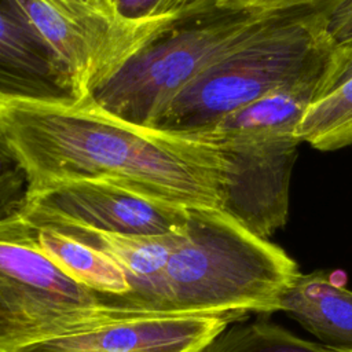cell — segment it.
Instances as JSON below:
<instances>
[{"label":"cell","instance_id":"obj_7","mask_svg":"<svg viewBox=\"0 0 352 352\" xmlns=\"http://www.w3.org/2000/svg\"><path fill=\"white\" fill-rule=\"evenodd\" d=\"M72 77L78 100L109 80L168 19L136 23L95 0H12Z\"/></svg>","mask_w":352,"mask_h":352},{"label":"cell","instance_id":"obj_9","mask_svg":"<svg viewBox=\"0 0 352 352\" xmlns=\"http://www.w3.org/2000/svg\"><path fill=\"white\" fill-rule=\"evenodd\" d=\"M235 315L151 314L28 346L19 352H204Z\"/></svg>","mask_w":352,"mask_h":352},{"label":"cell","instance_id":"obj_13","mask_svg":"<svg viewBox=\"0 0 352 352\" xmlns=\"http://www.w3.org/2000/svg\"><path fill=\"white\" fill-rule=\"evenodd\" d=\"M180 231L161 235H131L87 230H63L62 232L102 250L116 260L128 275L131 293H135L151 283L164 271Z\"/></svg>","mask_w":352,"mask_h":352},{"label":"cell","instance_id":"obj_17","mask_svg":"<svg viewBox=\"0 0 352 352\" xmlns=\"http://www.w3.org/2000/svg\"><path fill=\"white\" fill-rule=\"evenodd\" d=\"M113 10L124 19L136 23H153L172 15L173 0H107Z\"/></svg>","mask_w":352,"mask_h":352},{"label":"cell","instance_id":"obj_12","mask_svg":"<svg viewBox=\"0 0 352 352\" xmlns=\"http://www.w3.org/2000/svg\"><path fill=\"white\" fill-rule=\"evenodd\" d=\"M29 224L34 245L76 282L102 294L125 296L132 292L126 272L109 254L59 230Z\"/></svg>","mask_w":352,"mask_h":352},{"label":"cell","instance_id":"obj_5","mask_svg":"<svg viewBox=\"0 0 352 352\" xmlns=\"http://www.w3.org/2000/svg\"><path fill=\"white\" fill-rule=\"evenodd\" d=\"M318 81L275 91L223 117L210 131L226 161L221 210L261 238L285 227L297 128Z\"/></svg>","mask_w":352,"mask_h":352},{"label":"cell","instance_id":"obj_14","mask_svg":"<svg viewBox=\"0 0 352 352\" xmlns=\"http://www.w3.org/2000/svg\"><path fill=\"white\" fill-rule=\"evenodd\" d=\"M297 135L323 151L352 144V76L305 107Z\"/></svg>","mask_w":352,"mask_h":352},{"label":"cell","instance_id":"obj_10","mask_svg":"<svg viewBox=\"0 0 352 352\" xmlns=\"http://www.w3.org/2000/svg\"><path fill=\"white\" fill-rule=\"evenodd\" d=\"M0 99L78 100L66 67L12 0H0Z\"/></svg>","mask_w":352,"mask_h":352},{"label":"cell","instance_id":"obj_6","mask_svg":"<svg viewBox=\"0 0 352 352\" xmlns=\"http://www.w3.org/2000/svg\"><path fill=\"white\" fill-rule=\"evenodd\" d=\"M142 315L151 314L63 274L34 245L21 214L0 221V352Z\"/></svg>","mask_w":352,"mask_h":352},{"label":"cell","instance_id":"obj_1","mask_svg":"<svg viewBox=\"0 0 352 352\" xmlns=\"http://www.w3.org/2000/svg\"><path fill=\"white\" fill-rule=\"evenodd\" d=\"M0 128L28 170L29 192L104 180L186 209H221L226 161L210 132L144 128L88 99H0Z\"/></svg>","mask_w":352,"mask_h":352},{"label":"cell","instance_id":"obj_21","mask_svg":"<svg viewBox=\"0 0 352 352\" xmlns=\"http://www.w3.org/2000/svg\"><path fill=\"white\" fill-rule=\"evenodd\" d=\"M195 1H198V0H173V1H172V12L176 14V12H179L180 10L188 7L190 4L195 3Z\"/></svg>","mask_w":352,"mask_h":352},{"label":"cell","instance_id":"obj_18","mask_svg":"<svg viewBox=\"0 0 352 352\" xmlns=\"http://www.w3.org/2000/svg\"><path fill=\"white\" fill-rule=\"evenodd\" d=\"M324 33L333 48L352 43V0H333L324 22Z\"/></svg>","mask_w":352,"mask_h":352},{"label":"cell","instance_id":"obj_20","mask_svg":"<svg viewBox=\"0 0 352 352\" xmlns=\"http://www.w3.org/2000/svg\"><path fill=\"white\" fill-rule=\"evenodd\" d=\"M246 1L260 4V6H265V7H278V6L292 3V1H296V0H246Z\"/></svg>","mask_w":352,"mask_h":352},{"label":"cell","instance_id":"obj_2","mask_svg":"<svg viewBox=\"0 0 352 352\" xmlns=\"http://www.w3.org/2000/svg\"><path fill=\"white\" fill-rule=\"evenodd\" d=\"M300 274L282 248L224 210L195 208L160 276L125 297L148 314L270 315Z\"/></svg>","mask_w":352,"mask_h":352},{"label":"cell","instance_id":"obj_19","mask_svg":"<svg viewBox=\"0 0 352 352\" xmlns=\"http://www.w3.org/2000/svg\"><path fill=\"white\" fill-rule=\"evenodd\" d=\"M351 76H352V43L333 50L329 63L326 66V70L318 84L314 99L323 96L324 94H327L329 91L340 85L342 81H345Z\"/></svg>","mask_w":352,"mask_h":352},{"label":"cell","instance_id":"obj_3","mask_svg":"<svg viewBox=\"0 0 352 352\" xmlns=\"http://www.w3.org/2000/svg\"><path fill=\"white\" fill-rule=\"evenodd\" d=\"M331 1L296 0L271 8L172 100L151 129L208 132L227 114L275 91L319 84L334 50L324 33Z\"/></svg>","mask_w":352,"mask_h":352},{"label":"cell","instance_id":"obj_16","mask_svg":"<svg viewBox=\"0 0 352 352\" xmlns=\"http://www.w3.org/2000/svg\"><path fill=\"white\" fill-rule=\"evenodd\" d=\"M30 188L28 170L0 128V221L22 212Z\"/></svg>","mask_w":352,"mask_h":352},{"label":"cell","instance_id":"obj_4","mask_svg":"<svg viewBox=\"0 0 352 352\" xmlns=\"http://www.w3.org/2000/svg\"><path fill=\"white\" fill-rule=\"evenodd\" d=\"M271 8L246 0H198L165 21L85 99L121 120L153 128L172 100Z\"/></svg>","mask_w":352,"mask_h":352},{"label":"cell","instance_id":"obj_23","mask_svg":"<svg viewBox=\"0 0 352 352\" xmlns=\"http://www.w3.org/2000/svg\"><path fill=\"white\" fill-rule=\"evenodd\" d=\"M95 1H103V3H106V4H109V1L107 0H95ZM110 6V4H109ZM111 7V6H110Z\"/></svg>","mask_w":352,"mask_h":352},{"label":"cell","instance_id":"obj_11","mask_svg":"<svg viewBox=\"0 0 352 352\" xmlns=\"http://www.w3.org/2000/svg\"><path fill=\"white\" fill-rule=\"evenodd\" d=\"M279 311L334 349L352 351V290L331 274H300L279 301Z\"/></svg>","mask_w":352,"mask_h":352},{"label":"cell","instance_id":"obj_15","mask_svg":"<svg viewBox=\"0 0 352 352\" xmlns=\"http://www.w3.org/2000/svg\"><path fill=\"white\" fill-rule=\"evenodd\" d=\"M204 352H336L333 348L300 338L267 319L230 324Z\"/></svg>","mask_w":352,"mask_h":352},{"label":"cell","instance_id":"obj_22","mask_svg":"<svg viewBox=\"0 0 352 352\" xmlns=\"http://www.w3.org/2000/svg\"><path fill=\"white\" fill-rule=\"evenodd\" d=\"M334 349V348H333ZM336 352H352V351H341V349H334Z\"/></svg>","mask_w":352,"mask_h":352},{"label":"cell","instance_id":"obj_8","mask_svg":"<svg viewBox=\"0 0 352 352\" xmlns=\"http://www.w3.org/2000/svg\"><path fill=\"white\" fill-rule=\"evenodd\" d=\"M19 214L34 226L62 231L161 235L182 230L188 209L104 180H69L29 192Z\"/></svg>","mask_w":352,"mask_h":352}]
</instances>
